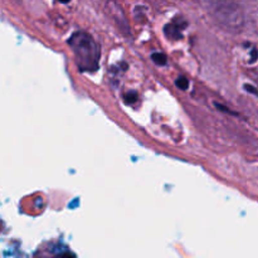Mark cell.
I'll return each instance as SVG.
<instances>
[{
	"mask_svg": "<svg viewBox=\"0 0 258 258\" xmlns=\"http://www.w3.org/2000/svg\"><path fill=\"white\" fill-rule=\"evenodd\" d=\"M70 45L75 53L76 62L82 72H93L100 64L101 49L96 40L85 32H77L71 37Z\"/></svg>",
	"mask_w": 258,
	"mask_h": 258,
	"instance_id": "6da1fadb",
	"label": "cell"
},
{
	"mask_svg": "<svg viewBox=\"0 0 258 258\" xmlns=\"http://www.w3.org/2000/svg\"><path fill=\"white\" fill-rule=\"evenodd\" d=\"M211 14L222 29L238 33L243 28V14L234 0H211Z\"/></svg>",
	"mask_w": 258,
	"mask_h": 258,
	"instance_id": "7a4b0ae2",
	"label": "cell"
},
{
	"mask_svg": "<svg viewBox=\"0 0 258 258\" xmlns=\"http://www.w3.org/2000/svg\"><path fill=\"white\" fill-rule=\"evenodd\" d=\"M165 34L168 35L170 39H179V38H181V34H180V32L178 30V28H176L175 25H173V24L166 25Z\"/></svg>",
	"mask_w": 258,
	"mask_h": 258,
	"instance_id": "3957f363",
	"label": "cell"
},
{
	"mask_svg": "<svg viewBox=\"0 0 258 258\" xmlns=\"http://www.w3.org/2000/svg\"><path fill=\"white\" fill-rule=\"evenodd\" d=\"M151 59L158 66L166 64V55L163 53H154V54H151Z\"/></svg>",
	"mask_w": 258,
	"mask_h": 258,
	"instance_id": "277c9868",
	"label": "cell"
},
{
	"mask_svg": "<svg viewBox=\"0 0 258 258\" xmlns=\"http://www.w3.org/2000/svg\"><path fill=\"white\" fill-rule=\"evenodd\" d=\"M175 83L179 88H181V90H186L189 86V81L186 80L185 77H179L178 80H176Z\"/></svg>",
	"mask_w": 258,
	"mask_h": 258,
	"instance_id": "5b68a950",
	"label": "cell"
}]
</instances>
